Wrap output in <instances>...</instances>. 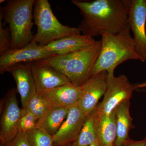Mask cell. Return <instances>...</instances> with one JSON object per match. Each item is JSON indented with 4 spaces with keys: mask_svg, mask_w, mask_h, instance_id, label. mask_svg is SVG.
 I'll use <instances>...</instances> for the list:
<instances>
[{
    "mask_svg": "<svg viewBox=\"0 0 146 146\" xmlns=\"http://www.w3.org/2000/svg\"><path fill=\"white\" fill-rule=\"evenodd\" d=\"M83 19L78 27L81 33L94 38L102 33H117L129 25L131 1L72 0Z\"/></svg>",
    "mask_w": 146,
    "mask_h": 146,
    "instance_id": "cell-1",
    "label": "cell"
},
{
    "mask_svg": "<svg viewBox=\"0 0 146 146\" xmlns=\"http://www.w3.org/2000/svg\"><path fill=\"white\" fill-rule=\"evenodd\" d=\"M129 25L117 33H102L100 52L91 76L102 71L114 72L118 65L128 60H139L135 43L130 34Z\"/></svg>",
    "mask_w": 146,
    "mask_h": 146,
    "instance_id": "cell-2",
    "label": "cell"
},
{
    "mask_svg": "<svg viewBox=\"0 0 146 146\" xmlns=\"http://www.w3.org/2000/svg\"><path fill=\"white\" fill-rule=\"evenodd\" d=\"M101 47V40H99L90 46L77 51L56 55L40 60L62 73L71 83L81 87L91 76Z\"/></svg>",
    "mask_w": 146,
    "mask_h": 146,
    "instance_id": "cell-3",
    "label": "cell"
},
{
    "mask_svg": "<svg viewBox=\"0 0 146 146\" xmlns=\"http://www.w3.org/2000/svg\"><path fill=\"white\" fill-rule=\"evenodd\" d=\"M35 0H9L3 8L4 19L10 30L11 50L30 44L34 35L32 31Z\"/></svg>",
    "mask_w": 146,
    "mask_h": 146,
    "instance_id": "cell-4",
    "label": "cell"
},
{
    "mask_svg": "<svg viewBox=\"0 0 146 146\" xmlns=\"http://www.w3.org/2000/svg\"><path fill=\"white\" fill-rule=\"evenodd\" d=\"M33 19L37 28L32 42L42 46L66 36L81 34L78 28L64 25L53 13L48 0H36L33 11Z\"/></svg>",
    "mask_w": 146,
    "mask_h": 146,
    "instance_id": "cell-5",
    "label": "cell"
},
{
    "mask_svg": "<svg viewBox=\"0 0 146 146\" xmlns=\"http://www.w3.org/2000/svg\"><path fill=\"white\" fill-rule=\"evenodd\" d=\"M134 90V86L131 84L125 76L116 77L114 72L108 73L104 97L96 111L100 114L109 115L123 102L129 100Z\"/></svg>",
    "mask_w": 146,
    "mask_h": 146,
    "instance_id": "cell-6",
    "label": "cell"
},
{
    "mask_svg": "<svg viewBox=\"0 0 146 146\" xmlns=\"http://www.w3.org/2000/svg\"><path fill=\"white\" fill-rule=\"evenodd\" d=\"M17 91L13 89L8 91L1 116L0 142L3 146L13 140L19 131L22 110L16 98Z\"/></svg>",
    "mask_w": 146,
    "mask_h": 146,
    "instance_id": "cell-7",
    "label": "cell"
},
{
    "mask_svg": "<svg viewBox=\"0 0 146 146\" xmlns=\"http://www.w3.org/2000/svg\"><path fill=\"white\" fill-rule=\"evenodd\" d=\"M55 55L48 51L44 46L32 42L21 48L12 49L0 56V73L7 72L13 65L32 63L46 59Z\"/></svg>",
    "mask_w": 146,
    "mask_h": 146,
    "instance_id": "cell-8",
    "label": "cell"
},
{
    "mask_svg": "<svg viewBox=\"0 0 146 146\" xmlns=\"http://www.w3.org/2000/svg\"><path fill=\"white\" fill-rule=\"evenodd\" d=\"M146 23L145 0H132L128 23L133 33L136 52L143 62L146 60Z\"/></svg>",
    "mask_w": 146,
    "mask_h": 146,
    "instance_id": "cell-9",
    "label": "cell"
},
{
    "mask_svg": "<svg viewBox=\"0 0 146 146\" xmlns=\"http://www.w3.org/2000/svg\"><path fill=\"white\" fill-rule=\"evenodd\" d=\"M108 72L102 71L91 76L81 86L82 95L78 106L86 115L96 110L99 100L104 96Z\"/></svg>",
    "mask_w": 146,
    "mask_h": 146,
    "instance_id": "cell-10",
    "label": "cell"
},
{
    "mask_svg": "<svg viewBox=\"0 0 146 146\" xmlns=\"http://www.w3.org/2000/svg\"><path fill=\"white\" fill-rule=\"evenodd\" d=\"M87 116L78 105L71 108L66 119L52 136L54 146H65L72 143L78 137Z\"/></svg>",
    "mask_w": 146,
    "mask_h": 146,
    "instance_id": "cell-11",
    "label": "cell"
},
{
    "mask_svg": "<svg viewBox=\"0 0 146 146\" xmlns=\"http://www.w3.org/2000/svg\"><path fill=\"white\" fill-rule=\"evenodd\" d=\"M36 92L45 91L71 82L59 71L41 60L30 63Z\"/></svg>",
    "mask_w": 146,
    "mask_h": 146,
    "instance_id": "cell-12",
    "label": "cell"
},
{
    "mask_svg": "<svg viewBox=\"0 0 146 146\" xmlns=\"http://www.w3.org/2000/svg\"><path fill=\"white\" fill-rule=\"evenodd\" d=\"M7 72L12 75L16 81L17 91L21 97V109H25L29 101L36 93L30 64H16L9 68Z\"/></svg>",
    "mask_w": 146,
    "mask_h": 146,
    "instance_id": "cell-13",
    "label": "cell"
},
{
    "mask_svg": "<svg viewBox=\"0 0 146 146\" xmlns=\"http://www.w3.org/2000/svg\"><path fill=\"white\" fill-rule=\"evenodd\" d=\"M50 108H70L76 105L81 98V87L70 83L42 93Z\"/></svg>",
    "mask_w": 146,
    "mask_h": 146,
    "instance_id": "cell-14",
    "label": "cell"
},
{
    "mask_svg": "<svg viewBox=\"0 0 146 146\" xmlns=\"http://www.w3.org/2000/svg\"><path fill=\"white\" fill-rule=\"evenodd\" d=\"M96 41L91 36L80 34L66 36L44 47L48 51L55 55L65 54L90 46Z\"/></svg>",
    "mask_w": 146,
    "mask_h": 146,
    "instance_id": "cell-15",
    "label": "cell"
},
{
    "mask_svg": "<svg viewBox=\"0 0 146 146\" xmlns=\"http://www.w3.org/2000/svg\"><path fill=\"white\" fill-rule=\"evenodd\" d=\"M95 111V126L98 141L101 146H115L117 126L115 110L109 115Z\"/></svg>",
    "mask_w": 146,
    "mask_h": 146,
    "instance_id": "cell-16",
    "label": "cell"
},
{
    "mask_svg": "<svg viewBox=\"0 0 146 146\" xmlns=\"http://www.w3.org/2000/svg\"><path fill=\"white\" fill-rule=\"evenodd\" d=\"M130 103L129 100L123 102L115 109L117 138L115 146H123L129 139V132L133 128V119L129 113Z\"/></svg>",
    "mask_w": 146,
    "mask_h": 146,
    "instance_id": "cell-17",
    "label": "cell"
},
{
    "mask_svg": "<svg viewBox=\"0 0 146 146\" xmlns=\"http://www.w3.org/2000/svg\"><path fill=\"white\" fill-rule=\"evenodd\" d=\"M70 108H50L36 122V127L54 136L66 119Z\"/></svg>",
    "mask_w": 146,
    "mask_h": 146,
    "instance_id": "cell-18",
    "label": "cell"
},
{
    "mask_svg": "<svg viewBox=\"0 0 146 146\" xmlns=\"http://www.w3.org/2000/svg\"><path fill=\"white\" fill-rule=\"evenodd\" d=\"M98 140L94 110L87 116L78 137L72 143V146H88Z\"/></svg>",
    "mask_w": 146,
    "mask_h": 146,
    "instance_id": "cell-19",
    "label": "cell"
},
{
    "mask_svg": "<svg viewBox=\"0 0 146 146\" xmlns=\"http://www.w3.org/2000/svg\"><path fill=\"white\" fill-rule=\"evenodd\" d=\"M50 108L49 105L43 94L36 92L29 101L25 108L21 109V110L22 114L28 112H31L38 120L44 116Z\"/></svg>",
    "mask_w": 146,
    "mask_h": 146,
    "instance_id": "cell-20",
    "label": "cell"
},
{
    "mask_svg": "<svg viewBox=\"0 0 146 146\" xmlns=\"http://www.w3.org/2000/svg\"><path fill=\"white\" fill-rule=\"evenodd\" d=\"M26 134L31 146H54L52 136L40 128L36 127Z\"/></svg>",
    "mask_w": 146,
    "mask_h": 146,
    "instance_id": "cell-21",
    "label": "cell"
},
{
    "mask_svg": "<svg viewBox=\"0 0 146 146\" xmlns=\"http://www.w3.org/2000/svg\"><path fill=\"white\" fill-rule=\"evenodd\" d=\"M3 13L0 14V55L11 50V35L7 29L4 28L2 23Z\"/></svg>",
    "mask_w": 146,
    "mask_h": 146,
    "instance_id": "cell-22",
    "label": "cell"
},
{
    "mask_svg": "<svg viewBox=\"0 0 146 146\" xmlns=\"http://www.w3.org/2000/svg\"><path fill=\"white\" fill-rule=\"evenodd\" d=\"M37 120L34 115L30 112L22 114L20 121L19 131L27 133L36 127Z\"/></svg>",
    "mask_w": 146,
    "mask_h": 146,
    "instance_id": "cell-23",
    "label": "cell"
},
{
    "mask_svg": "<svg viewBox=\"0 0 146 146\" xmlns=\"http://www.w3.org/2000/svg\"><path fill=\"white\" fill-rule=\"evenodd\" d=\"M5 146H31L25 133L19 131L16 137Z\"/></svg>",
    "mask_w": 146,
    "mask_h": 146,
    "instance_id": "cell-24",
    "label": "cell"
},
{
    "mask_svg": "<svg viewBox=\"0 0 146 146\" xmlns=\"http://www.w3.org/2000/svg\"><path fill=\"white\" fill-rule=\"evenodd\" d=\"M123 146H146V138L139 141H134L129 139Z\"/></svg>",
    "mask_w": 146,
    "mask_h": 146,
    "instance_id": "cell-25",
    "label": "cell"
},
{
    "mask_svg": "<svg viewBox=\"0 0 146 146\" xmlns=\"http://www.w3.org/2000/svg\"><path fill=\"white\" fill-rule=\"evenodd\" d=\"M146 87V82L139 84H136V85H134V89H140V88H143Z\"/></svg>",
    "mask_w": 146,
    "mask_h": 146,
    "instance_id": "cell-26",
    "label": "cell"
},
{
    "mask_svg": "<svg viewBox=\"0 0 146 146\" xmlns=\"http://www.w3.org/2000/svg\"><path fill=\"white\" fill-rule=\"evenodd\" d=\"M88 146H101V145H100L99 142L98 140L97 141H96V142L93 143V144H91V145Z\"/></svg>",
    "mask_w": 146,
    "mask_h": 146,
    "instance_id": "cell-27",
    "label": "cell"
},
{
    "mask_svg": "<svg viewBox=\"0 0 146 146\" xmlns=\"http://www.w3.org/2000/svg\"><path fill=\"white\" fill-rule=\"evenodd\" d=\"M5 1V0H1V1H0V3H2Z\"/></svg>",
    "mask_w": 146,
    "mask_h": 146,
    "instance_id": "cell-28",
    "label": "cell"
},
{
    "mask_svg": "<svg viewBox=\"0 0 146 146\" xmlns=\"http://www.w3.org/2000/svg\"><path fill=\"white\" fill-rule=\"evenodd\" d=\"M65 146H72V143L70 144V145H66Z\"/></svg>",
    "mask_w": 146,
    "mask_h": 146,
    "instance_id": "cell-29",
    "label": "cell"
},
{
    "mask_svg": "<svg viewBox=\"0 0 146 146\" xmlns=\"http://www.w3.org/2000/svg\"><path fill=\"white\" fill-rule=\"evenodd\" d=\"M0 146H3L2 145H0Z\"/></svg>",
    "mask_w": 146,
    "mask_h": 146,
    "instance_id": "cell-30",
    "label": "cell"
},
{
    "mask_svg": "<svg viewBox=\"0 0 146 146\" xmlns=\"http://www.w3.org/2000/svg\"><path fill=\"white\" fill-rule=\"evenodd\" d=\"M146 3V0H145Z\"/></svg>",
    "mask_w": 146,
    "mask_h": 146,
    "instance_id": "cell-31",
    "label": "cell"
}]
</instances>
